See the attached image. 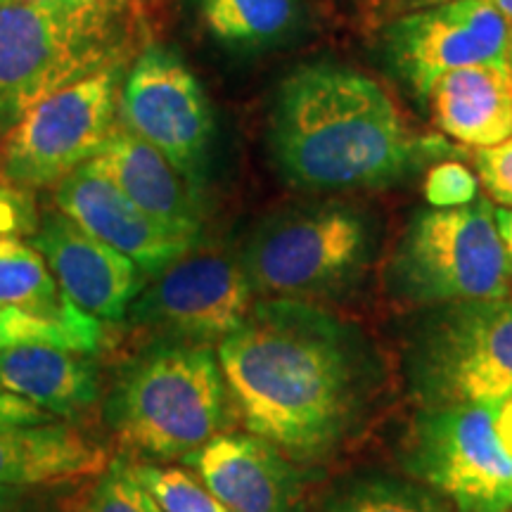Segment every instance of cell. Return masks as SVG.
I'll use <instances>...</instances> for the list:
<instances>
[{
	"mask_svg": "<svg viewBox=\"0 0 512 512\" xmlns=\"http://www.w3.org/2000/svg\"><path fill=\"white\" fill-rule=\"evenodd\" d=\"M41 214L29 188L12 181L0 166V238H31Z\"/></svg>",
	"mask_w": 512,
	"mask_h": 512,
	"instance_id": "4316f807",
	"label": "cell"
},
{
	"mask_svg": "<svg viewBox=\"0 0 512 512\" xmlns=\"http://www.w3.org/2000/svg\"><path fill=\"white\" fill-rule=\"evenodd\" d=\"M119 124L169 159L204 192L214 112L202 83L176 50L147 46L121 81Z\"/></svg>",
	"mask_w": 512,
	"mask_h": 512,
	"instance_id": "8fae6325",
	"label": "cell"
},
{
	"mask_svg": "<svg viewBox=\"0 0 512 512\" xmlns=\"http://www.w3.org/2000/svg\"><path fill=\"white\" fill-rule=\"evenodd\" d=\"M55 207L93 238L128 256L147 280L197 245L159 226L91 164L79 166L57 185Z\"/></svg>",
	"mask_w": 512,
	"mask_h": 512,
	"instance_id": "5bb4252c",
	"label": "cell"
},
{
	"mask_svg": "<svg viewBox=\"0 0 512 512\" xmlns=\"http://www.w3.org/2000/svg\"><path fill=\"white\" fill-rule=\"evenodd\" d=\"M204 27L233 48H264L299 22L297 0H197Z\"/></svg>",
	"mask_w": 512,
	"mask_h": 512,
	"instance_id": "ffe728a7",
	"label": "cell"
},
{
	"mask_svg": "<svg viewBox=\"0 0 512 512\" xmlns=\"http://www.w3.org/2000/svg\"><path fill=\"white\" fill-rule=\"evenodd\" d=\"M105 342V323L81 309L67 316H43V313L0 304V351L22 344H53V347L95 356L100 354Z\"/></svg>",
	"mask_w": 512,
	"mask_h": 512,
	"instance_id": "7402d4cb",
	"label": "cell"
},
{
	"mask_svg": "<svg viewBox=\"0 0 512 512\" xmlns=\"http://www.w3.org/2000/svg\"><path fill=\"white\" fill-rule=\"evenodd\" d=\"M278 171L304 192L387 188L446 155L439 138L415 136L396 100L344 64H302L280 83L271 114Z\"/></svg>",
	"mask_w": 512,
	"mask_h": 512,
	"instance_id": "7a4b0ae2",
	"label": "cell"
},
{
	"mask_svg": "<svg viewBox=\"0 0 512 512\" xmlns=\"http://www.w3.org/2000/svg\"><path fill=\"white\" fill-rule=\"evenodd\" d=\"M10 3H15V0H0V8H3V5H10Z\"/></svg>",
	"mask_w": 512,
	"mask_h": 512,
	"instance_id": "8d00e7d4",
	"label": "cell"
},
{
	"mask_svg": "<svg viewBox=\"0 0 512 512\" xmlns=\"http://www.w3.org/2000/svg\"><path fill=\"white\" fill-rule=\"evenodd\" d=\"M0 304L43 316L79 309L64 297L43 254L24 238H0Z\"/></svg>",
	"mask_w": 512,
	"mask_h": 512,
	"instance_id": "44dd1931",
	"label": "cell"
},
{
	"mask_svg": "<svg viewBox=\"0 0 512 512\" xmlns=\"http://www.w3.org/2000/svg\"><path fill=\"white\" fill-rule=\"evenodd\" d=\"M110 448L72 422L0 425V486L60 489L100 475Z\"/></svg>",
	"mask_w": 512,
	"mask_h": 512,
	"instance_id": "e0dca14e",
	"label": "cell"
},
{
	"mask_svg": "<svg viewBox=\"0 0 512 512\" xmlns=\"http://www.w3.org/2000/svg\"><path fill=\"white\" fill-rule=\"evenodd\" d=\"M124 0H15L0 8V138L31 107L121 62Z\"/></svg>",
	"mask_w": 512,
	"mask_h": 512,
	"instance_id": "277c9868",
	"label": "cell"
},
{
	"mask_svg": "<svg viewBox=\"0 0 512 512\" xmlns=\"http://www.w3.org/2000/svg\"><path fill=\"white\" fill-rule=\"evenodd\" d=\"M256 302L240 247L209 245L202 238L147 280L124 325L140 347L169 342L216 349L247 323Z\"/></svg>",
	"mask_w": 512,
	"mask_h": 512,
	"instance_id": "ba28073f",
	"label": "cell"
},
{
	"mask_svg": "<svg viewBox=\"0 0 512 512\" xmlns=\"http://www.w3.org/2000/svg\"><path fill=\"white\" fill-rule=\"evenodd\" d=\"M389 290L411 306L510 297V271L489 200L413 216L389 259Z\"/></svg>",
	"mask_w": 512,
	"mask_h": 512,
	"instance_id": "8992f818",
	"label": "cell"
},
{
	"mask_svg": "<svg viewBox=\"0 0 512 512\" xmlns=\"http://www.w3.org/2000/svg\"><path fill=\"white\" fill-rule=\"evenodd\" d=\"M216 356L240 425L297 465L335 456L361 430L377 387L363 337L306 302L259 299Z\"/></svg>",
	"mask_w": 512,
	"mask_h": 512,
	"instance_id": "6da1fadb",
	"label": "cell"
},
{
	"mask_svg": "<svg viewBox=\"0 0 512 512\" xmlns=\"http://www.w3.org/2000/svg\"><path fill=\"white\" fill-rule=\"evenodd\" d=\"M62 512H164V508L133 472L131 460L117 456L100 475L83 479L62 496Z\"/></svg>",
	"mask_w": 512,
	"mask_h": 512,
	"instance_id": "603a6c76",
	"label": "cell"
},
{
	"mask_svg": "<svg viewBox=\"0 0 512 512\" xmlns=\"http://www.w3.org/2000/svg\"><path fill=\"white\" fill-rule=\"evenodd\" d=\"M377 221L347 202L297 204L261 219L240 256L259 299L320 302L347 292L377 252Z\"/></svg>",
	"mask_w": 512,
	"mask_h": 512,
	"instance_id": "5b68a950",
	"label": "cell"
},
{
	"mask_svg": "<svg viewBox=\"0 0 512 512\" xmlns=\"http://www.w3.org/2000/svg\"><path fill=\"white\" fill-rule=\"evenodd\" d=\"M494 216H496L498 235H501V242H503V249H505V259H508L510 285H512V209L498 207V209H494Z\"/></svg>",
	"mask_w": 512,
	"mask_h": 512,
	"instance_id": "1f68e13d",
	"label": "cell"
},
{
	"mask_svg": "<svg viewBox=\"0 0 512 512\" xmlns=\"http://www.w3.org/2000/svg\"><path fill=\"white\" fill-rule=\"evenodd\" d=\"M88 164L169 233L195 242L204 238V192L136 133L119 124Z\"/></svg>",
	"mask_w": 512,
	"mask_h": 512,
	"instance_id": "2e32d148",
	"label": "cell"
},
{
	"mask_svg": "<svg viewBox=\"0 0 512 512\" xmlns=\"http://www.w3.org/2000/svg\"><path fill=\"white\" fill-rule=\"evenodd\" d=\"M121 62L62 88L3 136L0 166L22 188H53L100 155L119 124Z\"/></svg>",
	"mask_w": 512,
	"mask_h": 512,
	"instance_id": "9c48e42d",
	"label": "cell"
},
{
	"mask_svg": "<svg viewBox=\"0 0 512 512\" xmlns=\"http://www.w3.org/2000/svg\"><path fill=\"white\" fill-rule=\"evenodd\" d=\"M31 245L43 254L64 297L102 323H124L128 306L147 283V275L128 256L57 209L41 216Z\"/></svg>",
	"mask_w": 512,
	"mask_h": 512,
	"instance_id": "4fadbf2b",
	"label": "cell"
},
{
	"mask_svg": "<svg viewBox=\"0 0 512 512\" xmlns=\"http://www.w3.org/2000/svg\"><path fill=\"white\" fill-rule=\"evenodd\" d=\"M505 512H512V508H510V510H505Z\"/></svg>",
	"mask_w": 512,
	"mask_h": 512,
	"instance_id": "74e56055",
	"label": "cell"
},
{
	"mask_svg": "<svg viewBox=\"0 0 512 512\" xmlns=\"http://www.w3.org/2000/svg\"><path fill=\"white\" fill-rule=\"evenodd\" d=\"M17 489H8V486H0V512H8V505L15 496Z\"/></svg>",
	"mask_w": 512,
	"mask_h": 512,
	"instance_id": "e575fe53",
	"label": "cell"
},
{
	"mask_svg": "<svg viewBox=\"0 0 512 512\" xmlns=\"http://www.w3.org/2000/svg\"><path fill=\"white\" fill-rule=\"evenodd\" d=\"M406 377L425 408L512 399V299L434 306L406 349Z\"/></svg>",
	"mask_w": 512,
	"mask_h": 512,
	"instance_id": "52a82bcc",
	"label": "cell"
},
{
	"mask_svg": "<svg viewBox=\"0 0 512 512\" xmlns=\"http://www.w3.org/2000/svg\"><path fill=\"white\" fill-rule=\"evenodd\" d=\"M425 105L448 138L491 147L512 138V74L505 64L456 69L434 83Z\"/></svg>",
	"mask_w": 512,
	"mask_h": 512,
	"instance_id": "d6986e66",
	"label": "cell"
},
{
	"mask_svg": "<svg viewBox=\"0 0 512 512\" xmlns=\"http://www.w3.org/2000/svg\"><path fill=\"white\" fill-rule=\"evenodd\" d=\"M102 425L119 458L185 460L240 425L214 347L145 344L102 396Z\"/></svg>",
	"mask_w": 512,
	"mask_h": 512,
	"instance_id": "3957f363",
	"label": "cell"
},
{
	"mask_svg": "<svg viewBox=\"0 0 512 512\" xmlns=\"http://www.w3.org/2000/svg\"><path fill=\"white\" fill-rule=\"evenodd\" d=\"M510 24L489 0H458L387 24L384 57L422 105L441 76L477 64H505Z\"/></svg>",
	"mask_w": 512,
	"mask_h": 512,
	"instance_id": "7c38bea8",
	"label": "cell"
},
{
	"mask_svg": "<svg viewBox=\"0 0 512 512\" xmlns=\"http://www.w3.org/2000/svg\"><path fill=\"white\" fill-rule=\"evenodd\" d=\"M325 512H432L418 491L392 479H363L328 503Z\"/></svg>",
	"mask_w": 512,
	"mask_h": 512,
	"instance_id": "d4e9b609",
	"label": "cell"
},
{
	"mask_svg": "<svg viewBox=\"0 0 512 512\" xmlns=\"http://www.w3.org/2000/svg\"><path fill=\"white\" fill-rule=\"evenodd\" d=\"M477 178L498 207L512 209V138L475 152Z\"/></svg>",
	"mask_w": 512,
	"mask_h": 512,
	"instance_id": "83f0119b",
	"label": "cell"
},
{
	"mask_svg": "<svg viewBox=\"0 0 512 512\" xmlns=\"http://www.w3.org/2000/svg\"><path fill=\"white\" fill-rule=\"evenodd\" d=\"M496 427H498V434H501V439H503V446L508 448V453L512 456V399L498 406Z\"/></svg>",
	"mask_w": 512,
	"mask_h": 512,
	"instance_id": "d6a6232c",
	"label": "cell"
},
{
	"mask_svg": "<svg viewBox=\"0 0 512 512\" xmlns=\"http://www.w3.org/2000/svg\"><path fill=\"white\" fill-rule=\"evenodd\" d=\"M505 67L512 74V27L508 31V43H505Z\"/></svg>",
	"mask_w": 512,
	"mask_h": 512,
	"instance_id": "d590c367",
	"label": "cell"
},
{
	"mask_svg": "<svg viewBox=\"0 0 512 512\" xmlns=\"http://www.w3.org/2000/svg\"><path fill=\"white\" fill-rule=\"evenodd\" d=\"M131 465L164 512H233L221 498L211 494L190 467L169 463H133V460Z\"/></svg>",
	"mask_w": 512,
	"mask_h": 512,
	"instance_id": "cb8c5ba5",
	"label": "cell"
},
{
	"mask_svg": "<svg viewBox=\"0 0 512 512\" xmlns=\"http://www.w3.org/2000/svg\"><path fill=\"white\" fill-rule=\"evenodd\" d=\"M448 3H458V0H366L368 15L373 19H387V22Z\"/></svg>",
	"mask_w": 512,
	"mask_h": 512,
	"instance_id": "f546056e",
	"label": "cell"
},
{
	"mask_svg": "<svg viewBox=\"0 0 512 512\" xmlns=\"http://www.w3.org/2000/svg\"><path fill=\"white\" fill-rule=\"evenodd\" d=\"M498 406L425 408L408 448L413 475L453 498L460 512L512 508V456L496 427Z\"/></svg>",
	"mask_w": 512,
	"mask_h": 512,
	"instance_id": "30bf717a",
	"label": "cell"
},
{
	"mask_svg": "<svg viewBox=\"0 0 512 512\" xmlns=\"http://www.w3.org/2000/svg\"><path fill=\"white\" fill-rule=\"evenodd\" d=\"M422 190H425V200L430 202V207H465V204L477 200L479 178L465 164L448 159V162H437L430 166Z\"/></svg>",
	"mask_w": 512,
	"mask_h": 512,
	"instance_id": "484cf974",
	"label": "cell"
},
{
	"mask_svg": "<svg viewBox=\"0 0 512 512\" xmlns=\"http://www.w3.org/2000/svg\"><path fill=\"white\" fill-rule=\"evenodd\" d=\"M34 489H17L8 505V512H62V496H34Z\"/></svg>",
	"mask_w": 512,
	"mask_h": 512,
	"instance_id": "4dcf8cb0",
	"label": "cell"
},
{
	"mask_svg": "<svg viewBox=\"0 0 512 512\" xmlns=\"http://www.w3.org/2000/svg\"><path fill=\"white\" fill-rule=\"evenodd\" d=\"M48 413L41 408L31 406L29 401L0 389V425H38V422H50Z\"/></svg>",
	"mask_w": 512,
	"mask_h": 512,
	"instance_id": "f1b7e54d",
	"label": "cell"
},
{
	"mask_svg": "<svg viewBox=\"0 0 512 512\" xmlns=\"http://www.w3.org/2000/svg\"><path fill=\"white\" fill-rule=\"evenodd\" d=\"M494 8L501 12V17L505 19V22L512 24V0H489Z\"/></svg>",
	"mask_w": 512,
	"mask_h": 512,
	"instance_id": "836d02e7",
	"label": "cell"
},
{
	"mask_svg": "<svg viewBox=\"0 0 512 512\" xmlns=\"http://www.w3.org/2000/svg\"><path fill=\"white\" fill-rule=\"evenodd\" d=\"M0 389L29 401L50 418H76L98 406L105 380L98 358L53 344L0 351Z\"/></svg>",
	"mask_w": 512,
	"mask_h": 512,
	"instance_id": "ac0fdd59",
	"label": "cell"
},
{
	"mask_svg": "<svg viewBox=\"0 0 512 512\" xmlns=\"http://www.w3.org/2000/svg\"><path fill=\"white\" fill-rule=\"evenodd\" d=\"M202 484L233 512H304L299 465L268 441L228 432L185 458Z\"/></svg>",
	"mask_w": 512,
	"mask_h": 512,
	"instance_id": "9a60e30c",
	"label": "cell"
}]
</instances>
